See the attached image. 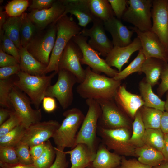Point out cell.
I'll use <instances>...</instances> for the list:
<instances>
[{
    "label": "cell",
    "mask_w": 168,
    "mask_h": 168,
    "mask_svg": "<svg viewBox=\"0 0 168 168\" xmlns=\"http://www.w3.org/2000/svg\"><path fill=\"white\" fill-rule=\"evenodd\" d=\"M122 157L111 152L103 143L98 147L96 155L89 168H116L121 164Z\"/></svg>",
    "instance_id": "24"
},
{
    "label": "cell",
    "mask_w": 168,
    "mask_h": 168,
    "mask_svg": "<svg viewBox=\"0 0 168 168\" xmlns=\"http://www.w3.org/2000/svg\"><path fill=\"white\" fill-rule=\"evenodd\" d=\"M56 82L48 88L45 96L56 98L62 108H68L72 103L73 99V87L78 83L76 77L72 73L64 69H58Z\"/></svg>",
    "instance_id": "8"
},
{
    "label": "cell",
    "mask_w": 168,
    "mask_h": 168,
    "mask_svg": "<svg viewBox=\"0 0 168 168\" xmlns=\"http://www.w3.org/2000/svg\"><path fill=\"white\" fill-rule=\"evenodd\" d=\"M21 71L19 64L16 65L0 68V80L7 79Z\"/></svg>",
    "instance_id": "48"
},
{
    "label": "cell",
    "mask_w": 168,
    "mask_h": 168,
    "mask_svg": "<svg viewBox=\"0 0 168 168\" xmlns=\"http://www.w3.org/2000/svg\"><path fill=\"white\" fill-rule=\"evenodd\" d=\"M103 23L105 30L112 36L114 46L125 47L132 42L131 38L134 32L129 30L121 20L114 16Z\"/></svg>",
    "instance_id": "21"
},
{
    "label": "cell",
    "mask_w": 168,
    "mask_h": 168,
    "mask_svg": "<svg viewBox=\"0 0 168 168\" xmlns=\"http://www.w3.org/2000/svg\"><path fill=\"white\" fill-rule=\"evenodd\" d=\"M92 23L91 27L89 29L83 28L80 34L84 36L89 37L88 41L89 45L100 55L106 57L114 46L105 33L103 21L95 18Z\"/></svg>",
    "instance_id": "14"
},
{
    "label": "cell",
    "mask_w": 168,
    "mask_h": 168,
    "mask_svg": "<svg viewBox=\"0 0 168 168\" xmlns=\"http://www.w3.org/2000/svg\"><path fill=\"white\" fill-rule=\"evenodd\" d=\"M86 77L76 88L79 96L85 99H113L121 85V81L93 71L87 66L85 69Z\"/></svg>",
    "instance_id": "1"
},
{
    "label": "cell",
    "mask_w": 168,
    "mask_h": 168,
    "mask_svg": "<svg viewBox=\"0 0 168 168\" xmlns=\"http://www.w3.org/2000/svg\"><path fill=\"white\" fill-rule=\"evenodd\" d=\"M63 115L65 118L52 138L56 147L72 149L85 116L82 111L77 108L66 110Z\"/></svg>",
    "instance_id": "4"
},
{
    "label": "cell",
    "mask_w": 168,
    "mask_h": 168,
    "mask_svg": "<svg viewBox=\"0 0 168 168\" xmlns=\"http://www.w3.org/2000/svg\"><path fill=\"white\" fill-rule=\"evenodd\" d=\"M167 62L168 63V46L167 48Z\"/></svg>",
    "instance_id": "60"
},
{
    "label": "cell",
    "mask_w": 168,
    "mask_h": 168,
    "mask_svg": "<svg viewBox=\"0 0 168 168\" xmlns=\"http://www.w3.org/2000/svg\"><path fill=\"white\" fill-rule=\"evenodd\" d=\"M57 35L54 45L50 55L45 74L52 72L58 73V64L67 44L75 36L80 34L82 29L71 16H61L56 23Z\"/></svg>",
    "instance_id": "2"
},
{
    "label": "cell",
    "mask_w": 168,
    "mask_h": 168,
    "mask_svg": "<svg viewBox=\"0 0 168 168\" xmlns=\"http://www.w3.org/2000/svg\"><path fill=\"white\" fill-rule=\"evenodd\" d=\"M130 29L139 39L146 58H154L168 63L167 48L156 34L151 31H142L134 27Z\"/></svg>",
    "instance_id": "16"
},
{
    "label": "cell",
    "mask_w": 168,
    "mask_h": 168,
    "mask_svg": "<svg viewBox=\"0 0 168 168\" xmlns=\"http://www.w3.org/2000/svg\"><path fill=\"white\" fill-rule=\"evenodd\" d=\"M96 100L101 110L98 127L106 129L128 128L130 125V120L116 105L114 99Z\"/></svg>",
    "instance_id": "10"
},
{
    "label": "cell",
    "mask_w": 168,
    "mask_h": 168,
    "mask_svg": "<svg viewBox=\"0 0 168 168\" xmlns=\"http://www.w3.org/2000/svg\"><path fill=\"white\" fill-rule=\"evenodd\" d=\"M88 108L77 133L74 147L80 143L86 145L93 152H96L98 122L101 110L98 101L93 99H86Z\"/></svg>",
    "instance_id": "5"
},
{
    "label": "cell",
    "mask_w": 168,
    "mask_h": 168,
    "mask_svg": "<svg viewBox=\"0 0 168 168\" xmlns=\"http://www.w3.org/2000/svg\"><path fill=\"white\" fill-rule=\"evenodd\" d=\"M29 6L28 0H13L6 5L5 11L9 17L20 16Z\"/></svg>",
    "instance_id": "38"
},
{
    "label": "cell",
    "mask_w": 168,
    "mask_h": 168,
    "mask_svg": "<svg viewBox=\"0 0 168 168\" xmlns=\"http://www.w3.org/2000/svg\"><path fill=\"white\" fill-rule=\"evenodd\" d=\"M143 142L145 145L161 152L164 146V134L160 128L146 129Z\"/></svg>",
    "instance_id": "34"
},
{
    "label": "cell",
    "mask_w": 168,
    "mask_h": 168,
    "mask_svg": "<svg viewBox=\"0 0 168 168\" xmlns=\"http://www.w3.org/2000/svg\"><path fill=\"white\" fill-rule=\"evenodd\" d=\"M88 37L80 34L75 36L72 39L79 46L82 51L81 64L87 65L96 73L99 74L103 73L108 77L113 78L119 72L118 71L112 68L107 64L105 59L100 58L99 53L88 44Z\"/></svg>",
    "instance_id": "9"
},
{
    "label": "cell",
    "mask_w": 168,
    "mask_h": 168,
    "mask_svg": "<svg viewBox=\"0 0 168 168\" xmlns=\"http://www.w3.org/2000/svg\"><path fill=\"white\" fill-rule=\"evenodd\" d=\"M42 107L47 112L54 111L57 108V104L55 98L49 96H45L42 101Z\"/></svg>",
    "instance_id": "51"
},
{
    "label": "cell",
    "mask_w": 168,
    "mask_h": 168,
    "mask_svg": "<svg viewBox=\"0 0 168 168\" xmlns=\"http://www.w3.org/2000/svg\"><path fill=\"white\" fill-rule=\"evenodd\" d=\"M55 0H33L29 6V9L31 11L34 10H42L51 7Z\"/></svg>",
    "instance_id": "50"
},
{
    "label": "cell",
    "mask_w": 168,
    "mask_h": 168,
    "mask_svg": "<svg viewBox=\"0 0 168 168\" xmlns=\"http://www.w3.org/2000/svg\"><path fill=\"white\" fill-rule=\"evenodd\" d=\"M14 81L10 77L0 80V105L2 107L10 108L12 106L9 100V95Z\"/></svg>",
    "instance_id": "39"
},
{
    "label": "cell",
    "mask_w": 168,
    "mask_h": 168,
    "mask_svg": "<svg viewBox=\"0 0 168 168\" xmlns=\"http://www.w3.org/2000/svg\"><path fill=\"white\" fill-rule=\"evenodd\" d=\"M57 32L56 23L51 25L45 32L36 36L26 48L36 59L47 66L55 43Z\"/></svg>",
    "instance_id": "12"
},
{
    "label": "cell",
    "mask_w": 168,
    "mask_h": 168,
    "mask_svg": "<svg viewBox=\"0 0 168 168\" xmlns=\"http://www.w3.org/2000/svg\"><path fill=\"white\" fill-rule=\"evenodd\" d=\"M146 59L142 49L139 51L136 58L124 69L118 72L113 78L117 80L121 81L125 79L129 75L133 73H142V67Z\"/></svg>",
    "instance_id": "35"
},
{
    "label": "cell",
    "mask_w": 168,
    "mask_h": 168,
    "mask_svg": "<svg viewBox=\"0 0 168 168\" xmlns=\"http://www.w3.org/2000/svg\"><path fill=\"white\" fill-rule=\"evenodd\" d=\"M114 100L118 106L132 119L134 118L137 111L144 104L140 95L129 92L124 84L119 88Z\"/></svg>",
    "instance_id": "20"
},
{
    "label": "cell",
    "mask_w": 168,
    "mask_h": 168,
    "mask_svg": "<svg viewBox=\"0 0 168 168\" xmlns=\"http://www.w3.org/2000/svg\"><path fill=\"white\" fill-rule=\"evenodd\" d=\"M19 64V62L14 57L5 53L0 47V68L14 66Z\"/></svg>",
    "instance_id": "47"
},
{
    "label": "cell",
    "mask_w": 168,
    "mask_h": 168,
    "mask_svg": "<svg viewBox=\"0 0 168 168\" xmlns=\"http://www.w3.org/2000/svg\"></svg>",
    "instance_id": "63"
},
{
    "label": "cell",
    "mask_w": 168,
    "mask_h": 168,
    "mask_svg": "<svg viewBox=\"0 0 168 168\" xmlns=\"http://www.w3.org/2000/svg\"><path fill=\"white\" fill-rule=\"evenodd\" d=\"M164 158V161L168 162V134H164V143L161 151Z\"/></svg>",
    "instance_id": "56"
},
{
    "label": "cell",
    "mask_w": 168,
    "mask_h": 168,
    "mask_svg": "<svg viewBox=\"0 0 168 168\" xmlns=\"http://www.w3.org/2000/svg\"><path fill=\"white\" fill-rule=\"evenodd\" d=\"M26 128L21 124L4 135L0 137V147H15L21 142Z\"/></svg>",
    "instance_id": "36"
},
{
    "label": "cell",
    "mask_w": 168,
    "mask_h": 168,
    "mask_svg": "<svg viewBox=\"0 0 168 168\" xmlns=\"http://www.w3.org/2000/svg\"><path fill=\"white\" fill-rule=\"evenodd\" d=\"M151 31L156 34L167 48L168 46V0H152Z\"/></svg>",
    "instance_id": "17"
},
{
    "label": "cell",
    "mask_w": 168,
    "mask_h": 168,
    "mask_svg": "<svg viewBox=\"0 0 168 168\" xmlns=\"http://www.w3.org/2000/svg\"><path fill=\"white\" fill-rule=\"evenodd\" d=\"M70 155L71 168L90 167L95 158L96 153L92 151L86 144L80 143L71 150L65 151Z\"/></svg>",
    "instance_id": "23"
},
{
    "label": "cell",
    "mask_w": 168,
    "mask_h": 168,
    "mask_svg": "<svg viewBox=\"0 0 168 168\" xmlns=\"http://www.w3.org/2000/svg\"><path fill=\"white\" fill-rule=\"evenodd\" d=\"M21 24V16L9 17L7 19L2 28V34L4 33L12 40L19 49L22 47L20 39Z\"/></svg>",
    "instance_id": "29"
},
{
    "label": "cell",
    "mask_w": 168,
    "mask_h": 168,
    "mask_svg": "<svg viewBox=\"0 0 168 168\" xmlns=\"http://www.w3.org/2000/svg\"><path fill=\"white\" fill-rule=\"evenodd\" d=\"M0 47L5 53L14 57L20 63L19 50L14 42L4 33L0 35Z\"/></svg>",
    "instance_id": "42"
},
{
    "label": "cell",
    "mask_w": 168,
    "mask_h": 168,
    "mask_svg": "<svg viewBox=\"0 0 168 168\" xmlns=\"http://www.w3.org/2000/svg\"><path fill=\"white\" fill-rule=\"evenodd\" d=\"M46 146V142L32 146L30 147V153L34 161L43 153Z\"/></svg>",
    "instance_id": "52"
},
{
    "label": "cell",
    "mask_w": 168,
    "mask_h": 168,
    "mask_svg": "<svg viewBox=\"0 0 168 168\" xmlns=\"http://www.w3.org/2000/svg\"><path fill=\"white\" fill-rule=\"evenodd\" d=\"M160 78L161 81L157 89L159 97H161L168 91V63L165 62L162 71Z\"/></svg>",
    "instance_id": "45"
},
{
    "label": "cell",
    "mask_w": 168,
    "mask_h": 168,
    "mask_svg": "<svg viewBox=\"0 0 168 168\" xmlns=\"http://www.w3.org/2000/svg\"><path fill=\"white\" fill-rule=\"evenodd\" d=\"M166 100L165 101V110L168 112V91L166 93Z\"/></svg>",
    "instance_id": "59"
},
{
    "label": "cell",
    "mask_w": 168,
    "mask_h": 168,
    "mask_svg": "<svg viewBox=\"0 0 168 168\" xmlns=\"http://www.w3.org/2000/svg\"><path fill=\"white\" fill-rule=\"evenodd\" d=\"M160 129L164 134H168V112L164 111L161 117Z\"/></svg>",
    "instance_id": "53"
},
{
    "label": "cell",
    "mask_w": 168,
    "mask_h": 168,
    "mask_svg": "<svg viewBox=\"0 0 168 168\" xmlns=\"http://www.w3.org/2000/svg\"><path fill=\"white\" fill-rule=\"evenodd\" d=\"M139 88L144 106L165 111V101L153 92L152 86L146 82L145 78L139 82Z\"/></svg>",
    "instance_id": "27"
},
{
    "label": "cell",
    "mask_w": 168,
    "mask_h": 168,
    "mask_svg": "<svg viewBox=\"0 0 168 168\" xmlns=\"http://www.w3.org/2000/svg\"><path fill=\"white\" fill-rule=\"evenodd\" d=\"M7 14L5 11H4L2 7H0V34H2V26L7 19Z\"/></svg>",
    "instance_id": "57"
},
{
    "label": "cell",
    "mask_w": 168,
    "mask_h": 168,
    "mask_svg": "<svg viewBox=\"0 0 168 168\" xmlns=\"http://www.w3.org/2000/svg\"><path fill=\"white\" fill-rule=\"evenodd\" d=\"M21 17L20 42L22 46L26 48L36 36L37 31L38 30L30 19L28 13H24Z\"/></svg>",
    "instance_id": "31"
},
{
    "label": "cell",
    "mask_w": 168,
    "mask_h": 168,
    "mask_svg": "<svg viewBox=\"0 0 168 168\" xmlns=\"http://www.w3.org/2000/svg\"><path fill=\"white\" fill-rule=\"evenodd\" d=\"M56 157V152L50 141L46 142L45 149L41 155L33 161L36 168H49L53 163Z\"/></svg>",
    "instance_id": "37"
},
{
    "label": "cell",
    "mask_w": 168,
    "mask_h": 168,
    "mask_svg": "<svg viewBox=\"0 0 168 168\" xmlns=\"http://www.w3.org/2000/svg\"><path fill=\"white\" fill-rule=\"evenodd\" d=\"M0 161L9 164L18 163L15 147L10 146L0 147Z\"/></svg>",
    "instance_id": "43"
},
{
    "label": "cell",
    "mask_w": 168,
    "mask_h": 168,
    "mask_svg": "<svg viewBox=\"0 0 168 168\" xmlns=\"http://www.w3.org/2000/svg\"><path fill=\"white\" fill-rule=\"evenodd\" d=\"M121 167L122 168H152L135 159L127 160L124 156L122 157Z\"/></svg>",
    "instance_id": "49"
},
{
    "label": "cell",
    "mask_w": 168,
    "mask_h": 168,
    "mask_svg": "<svg viewBox=\"0 0 168 168\" xmlns=\"http://www.w3.org/2000/svg\"><path fill=\"white\" fill-rule=\"evenodd\" d=\"M60 125L55 120L39 121L26 128L21 142L32 146L45 142L52 138Z\"/></svg>",
    "instance_id": "15"
},
{
    "label": "cell",
    "mask_w": 168,
    "mask_h": 168,
    "mask_svg": "<svg viewBox=\"0 0 168 168\" xmlns=\"http://www.w3.org/2000/svg\"><path fill=\"white\" fill-rule=\"evenodd\" d=\"M15 147L19 163L25 165H33V161L30 153V147L27 144L21 142Z\"/></svg>",
    "instance_id": "41"
},
{
    "label": "cell",
    "mask_w": 168,
    "mask_h": 168,
    "mask_svg": "<svg viewBox=\"0 0 168 168\" xmlns=\"http://www.w3.org/2000/svg\"><path fill=\"white\" fill-rule=\"evenodd\" d=\"M154 168H168V162L165 161Z\"/></svg>",
    "instance_id": "58"
},
{
    "label": "cell",
    "mask_w": 168,
    "mask_h": 168,
    "mask_svg": "<svg viewBox=\"0 0 168 168\" xmlns=\"http://www.w3.org/2000/svg\"><path fill=\"white\" fill-rule=\"evenodd\" d=\"M135 154L138 161L151 167L156 166L164 161L161 152L146 145L135 147Z\"/></svg>",
    "instance_id": "28"
},
{
    "label": "cell",
    "mask_w": 168,
    "mask_h": 168,
    "mask_svg": "<svg viewBox=\"0 0 168 168\" xmlns=\"http://www.w3.org/2000/svg\"><path fill=\"white\" fill-rule=\"evenodd\" d=\"M19 50L20 56L19 65L21 71L32 75H46L45 71L47 65L36 59L26 48L22 47Z\"/></svg>",
    "instance_id": "25"
},
{
    "label": "cell",
    "mask_w": 168,
    "mask_h": 168,
    "mask_svg": "<svg viewBox=\"0 0 168 168\" xmlns=\"http://www.w3.org/2000/svg\"><path fill=\"white\" fill-rule=\"evenodd\" d=\"M57 74L53 72L48 76H38L20 71L17 74L18 79L14 81L13 85L26 94L35 108L38 109L52 78Z\"/></svg>",
    "instance_id": "3"
},
{
    "label": "cell",
    "mask_w": 168,
    "mask_h": 168,
    "mask_svg": "<svg viewBox=\"0 0 168 168\" xmlns=\"http://www.w3.org/2000/svg\"><path fill=\"white\" fill-rule=\"evenodd\" d=\"M97 133L109 150H113L119 155L136 156L135 147L129 142L128 128L106 129L97 126Z\"/></svg>",
    "instance_id": "6"
},
{
    "label": "cell",
    "mask_w": 168,
    "mask_h": 168,
    "mask_svg": "<svg viewBox=\"0 0 168 168\" xmlns=\"http://www.w3.org/2000/svg\"><path fill=\"white\" fill-rule=\"evenodd\" d=\"M12 111L8 109L1 108L0 109V125L2 124L9 116Z\"/></svg>",
    "instance_id": "55"
},
{
    "label": "cell",
    "mask_w": 168,
    "mask_h": 168,
    "mask_svg": "<svg viewBox=\"0 0 168 168\" xmlns=\"http://www.w3.org/2000/svg\"><path fill=\"white\" fill-rule=\"evenodd\" d=\"M116 168H122L121 167V166H118V167H116Z\"/></svg>",
    "instance_id": "61"
},
{
    "label": "cell",
    "mask_w": 168,
    "mask_h": 168,
    "mask_svg": "<svg viewBox=\"0 0 168 168\" xmlns=\"http://www.w3.org/2000/svg\"><path fill=\"white\" fill-rule=\"evenodd\" d=\"M0 168H36L33 165H25L20 163L9 164L0 161Z\"/></svg>",
    "instance_id": "54"
},
{
    "label": "cell",
    "mask_w": 168,
    "mask_h": 168,
    "mask_svg": "<svg viewBox=\"0 0 168 168\" xmlns=\"http://www.w3.org/2000/svg\"><path fill=\"white\" fill-rule=\"evenodd\" d=\"M142 49V45L137 37L129 45L125 47L114 46L105 57V61L110 67L116 68L119 72L122 71L123 65L128 63L131 55Z\"/></svg>",
    "instance_id": "19"
},
{
    "label": "cell",
    "mask_w": 168,
    "mask_h": 168,
    "mask_svg": "<svg viewBox=\"0 0 168 168\" xmlns=\"http://www.w3.org/2000/svg\"></svg>",
    "instance_id": "62"
},
{
    "label": "cell",
    "mask_w": 168,
    "mask_h": 168,
    "mask_svg": "<svg viewBox=\"0 0 168 168\" xmlns=\"http://www.w3.org/2000/svg\"><path fill=\"white\" fill-rule=\"evenodd\" d=\"M22 124L19 116L15 111H12L8 118L0 125V137L12 131Z\"/></svg>",
    "instance_id": "40"
},
{
    "label": "cell",
    "mask_w": 168,
    "mask_h": 168,
    "mask_svg": "<svg viewBox=\"0 0 168 168\" xmlns=\"http://www.w3.org/2000/svg\"><path fill=\"white\" fill-rule=\"evenodd\" d=\"M82 51L79 46L71 39L67 44L61 57L58 69H64L73 74L79 84L86 77V72L82 66Z\"/></svg>",
    "instance_id": "13"
},
{
    "label": "cell",
    "mask_w": 168,
    "mask_h": 168,
    "mask_svg": "<svg viewBox=\"0 0 168 168\" xmlns=\"http://www.w3.org/2000/svg\"><path fill=\"white\" fill-rule=\"evenodd\" d=\"M132 127L133 133L129 140L130 143L135 147L144 146L143 138L146 128L139 109L135 114Z\"/></svg>",
    "instance_id": "33"
},
{
    "label": "cell",
    "mask_w": 168,
    "mask_h": 168,
    "mask_svg": "<svg viewBox=\"0 0 168 168\" xmlns=\"http://www.w3.org/2000/svg\"><path fill=\"white\" fill-rule=\"evenodd\" d=\"M54 148L56 157L53 163L49 168H67L68 162L67 160L64 148L57 147Z\"/></svg>",
    "instance_id": "44"
},
{
    "label": "cell",
    "mask_w": 168,
    "mask_h": 168,
    "mask_svg": "<svg viewBox=\"0 0 168 168\" xmlns=\"http://www.w3.org/2000/svg\"><path fill=\"white\" fill-rule=\"evenodd\" d=\"M116 17L120 20L127 9V0H108Z\"/></svg>",
    "instance_id": "46"
},
{
    "label": "cell",
    "mask_w": 168,
    "mask_h": 168,
    "mask_svg": "<svg viewBox=\"0 0 168 168\" xmlns=\"http://www.w3.org/2000/svg\"><path fill=\"white\" fill-rule=\"evenodd\" d=\"M89 8L96 18L103 21L115 16L108 0H87Z\"/></svg>",
    "instance_id": "30"
},
{
    "label": "cell",
    "mask_w": 168,
    "mask_h": 168,
    "mask_svg": "<svg viewBox=\"0 0 168 168\" xmlns=\"http://www.w3.org/2000/svg\"><path fill=\"white\" fill-rule=\"evenodd\" d=\"M165 62L157 58H146L143 63L142 72L145 74L146 81L152 87L158 84Z\"/></svg>",
    "instance_id": "26"
},
{
    "label": "cell",
    "mask_w": 168,
    "mask_h": 168,
    "mask_svg": "<svg viewBox=\"0 0 168 168\" xmlns=\"http://www.w3.org/2000/svg\"><path fill=\"white\" fill-rule=\"evenodd\" d=\"M9 100L14 111L21 118L22 124L26 128L33 123L41 121V109L32 108L29 97L14 86L10 93Z\"/></svg>",
    "instance_id": "11"
},
{
    "label": "cell",
    "mask_w": 168,
    "mask_h": 168,
    "mask_svg": "<svg viewBox=\"0 0 168 168\" xmlns=\"http://www.w3.org/2000/svg\"><path fill=\"white\" fill-rule=\"evenodd\" d=\"M65 10L62 16L69 13L74 16L80 26L86 28L92 22L96 17L92 13L88 5L87 0H63Z\"/></svg>",
    "instance_id": "22"
},
{
    "label": "cell",
    "mask_w": 168,
    "mask_h": 168,
    "mask_svg": "<svg viewBox=\"0 0 168 168\" xmlns=\"http://www.w3.org/2000/svg\"><path fill=\"white\" fill-rule=\"evenodd\" d=\"M65 10V6L63 0H55L49 8L32 10L28 14L38 30H40L49 25L56 23L63 14Z\"/></svg>",
    "instance_id": "18"
},
{
    "label": "cell",
    "mask_w": 168,
    "mask_h": 168,
    "mask_svg": "<svg viewBox=\"0 0 168 168\" xmlns=\"http://www.w3.org/2000/svg\"><path fill=\"white\" fill-rule=\"evenodd\" d=\"M139 110L146 129L160 128L162 111L144 106L141 107Z\"/></svg>",
    "instance_id": "32"
},
{
    "label": "cell",
    "mask_w": 168,
    "mask_h": 168,
    "mask_svg": "<svg viewBox=\"0 0 168 168\" xmlns=\"http://www.w3.org/2000/svg\"><path fill=\"white\" fill-rule=\"evenodd\" d=\"M127 7L121 19L139 30L150 31L152 0H127Z\"/></svg>",
    "instance_id": "7"
}]
</instances>
